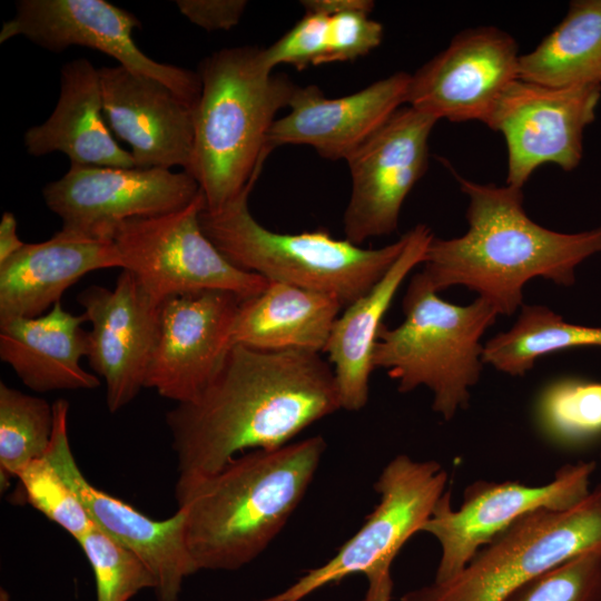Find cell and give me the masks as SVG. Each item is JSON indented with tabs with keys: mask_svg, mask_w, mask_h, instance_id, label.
Segmentation results:
<instances>
[{
	"mask_svg": "<svg viewBox=\"0 0 601 601\" xmlns=\"http://www.w3.org/2000/svg\"><path fill=\"white\" fill-rule=\"evenodd\" d=\"M243 298L201 290L165 300L145 387L176 404L195 401L214 381L233 348Z\"/></svg>",
	"mask_w": 601,
	"mask_h": 601,
	"instance_id": "2e32d148",
	"label": "cell"
},
{
	"mask_svg": "<svg viewBox=\"0 0 601 601\" xmlns=\"http://www.w3.org/2000/svg\"><path fill=\"white\" fill-rule=\"evenodd\" d=\"M175 3L191 23L207 31L231 29L247 6L244 0H178Z\"/></svg>",
	"mask_w": 601,
	"mask_h": 601,
	"instance_id": "e575fe53",
	"label": "cell"
},
{
	"mask_svg": "<svg viewBox=\"0 0 601 601\" xmlns=\"http://www.w3.org/2000/svg\"><path fill=\"white\" fill-rule=\"evenodd\" d=\"M601 86L549 87L516 79L485 121L504 137L506 185L522 189L536 168L554 164L564 171L583 156V131L594 121Z\"/></svg>",
	"mask_w": 601,
	"mask_h": 601,
	"instance_id": "7c38bea8",
	"label": "cell"
},
{
	"mask_svg": "<svg viewBox=\"0 0 601 601\" xmlns=\"http://www.w3.org/2000/svg\"><path fill=\"white\" fill-rule=\"evenodd\" d=\"M83 322V314L65 311L60 302L37 317L0 321V358L39 393L95 390L100 385L98 376L80 365L89 353Z\"/></svg>",
	"mask_w": 601,
	"mask_h": 601,
	"instance_id": "cb8c5ba5",
	"label": "cell"
},
{
	"mask_svg": "<svg viewBox=\"0 0 601 601\" xmlns=\"http://www.w3.org/2000/svg\"><path fill=\"white\" fill-rule=\"evenodd\" d=\"M503 601H601V548L546 570Z\"/></svg>",
	"mask_w": 601,
	"mask_h": 601,
	"instance_id": "1f68e13d",
	"label": "cell"
},
{
	"mask_svg": "<svg viewBox=\"0 0 601 601\" xmlns=\"http://www.w3.org/2000/svg\"><path fill=\"white\" fill-rule=\"evenodd\" d=\"M402 307L403 322L380 329L374 370H384L401 393L428 388L433 411L450 421L469 405L484 364L481 338L499 314L480 297L467 305L444 300L421 272L411 278Z\"/></svg>",
	"mask_w": 601,
	"mask_h": 601,
	"instance_id": "5b68a950",
	"label": "cell"
},
{
	"mask_svg": "<svg viewBox=\"0 0 601 601\" xmlns=\"http://www.w3.org/2000/svg\"><path fill=\"white\" fill-rule=\"evenodd\" d=\"M454 175L469 199V227L460 237L433 236L426 248L421 273L437 293L464 286L499 315H513L531 279L570 286L577 266L601 252V226L575 234L548 229L526 215L522 189Z\"/></svg>",
	"mask_w": 601,
	"mask_h": 601,
	"instance_id": "7a4b0ae2",
	"label": "cell"
},
{
	"mask_svg": "<svg viewBox=\"0 0 601 601\" xmlns=\"http://www.w3.org/2000/svg\"><path fill=\"white\" fill-rule=\"evenodd\" d=\"M92 569L96 601H129L155 581L147 565L95 524L77 542Z\"/></svg>",
	"mask_w": 601,
	"mask_h": 601,
	"instance_id": "f546056e",
	"label": "cell"
},
{
	"mask_svg": "<svg viewBox=\"0 0 601 601\" xmlns=\"http://www.w3.org/2000/svg\"><path fill=\"white\" fill-rule=\"evenodd\" d=\"M433 236L426 225L408 230L406 244L388 270L337 317L323 353L333 367L341 408L355 412L366 405L383 317L406 276L423 263Z\"/></svg>",
	"mask_w": 601,
	"mask_h": 601,
	"instance_id": "7402d4cb",
	"label": "cell"
},
{
	"mask_svg": "<svg viewBox=\"0 0 601 601\" xmlns=\"http://www.w3.org/2000/svg\"><path fill=\"white\" fill-rule=\"evenodd\" d=\"M601 548V483L577 505L530 512L483 546L454 577L398 601H503L534 577Z\"/></svg>",
	"mask_w": 601,
	"mask_h": 601,
	"instance_id": "ba28073f",
	"label": "cell"
},
{
	"mask_svg": "<svg viewBox=\"0 0 601 601\" xmlns=\"http://www.w3.org/2000/svg\"><path fill=\"white\" fill-rule=\"evenodd\" d=\"M0 601H11L9 593L3 588L0 589Z\"/></svg>",
	"mask_w": 601,
	"mask_h": 601,
	"instance_id": "74e56055",
	"label": "cell"
},
{
	"mask_svg": "<svg viewBox=\"0 0 601 601\" xmlns=\"http://www.w3.org/2000/svg\"><path fill=\"white\" fill-rule=\"evenodd\" d=\"M519 60L518 43L508 32L491 26L464 30L411 75L406 102L437 120L485 124L519 79Z\"/></svg>",
	"mask_w": 601,
	"mask_h": 601,
	"instance_id": "e0dca14e",
	"label": "cell"
},
{
	"mask_svg": "<svg viewBox=\"0 0 601 601\" xmlns=\"http://www.w3.org/2000/svg\"><path fill=\"white\" fill-rule=\"evenodd\" d=\"M77 299L91 324L88 362L104 378L107 407L115 413L145 387L161 305L126 269H121L114 289L91 285Z\"/></svg>",
	"mask_w": 601,
	"mask_h": 601,
	"instance_id": "ac0fdd59",
	"label": "cell"
},
{
	"mask_svg": "<svg viewBox=\"0 0 601 601\" xmlns=\"http://www.w3.org/2000/svg\"><path fill=\"white\" fill-rule=\"evenodd\" d=\"M201 91L194 108L189 169L218 210L255 185L266 157L277 112L288 107L298 86L274 75L263 49L226 48L205 58L198 70Z\"/></svg>",
	"mask_w": 601,
	"mask_h": 601,
	"instance_id": "277c9868",
	"label": "cell"
},
{
	"mask_svg": "<svg viewBox=\"0 0 601 601\" xmlns=\"http://www.w3.org/2000/svg\"><path fill=\"white\" fill-rule=\"evenodd\" d=\"M139 26L131 12L105 0H20L14 17L2 24L0 42L22 36L55 52L71 46L98 50L119 66L164 82L195 108L201 91L198 73L146 56L132 38Z\"/></svg>",
	"mask_w": 601,
	"mask_h": 601,
	"instance_id": "4fadbf2b",
	"label": "cell"
},
{
	"mask_svg": "<svg viewBox=\"0 0 601 601\" xmlns=\"http://www.w3.org/2000/svg\"><path fill=\"white\" fill-rule=\"evenodd\" d=\"M204 194L181 209L121 224L112 236L120 268L130 272L157 304L201 290H226L243 299L262 293L264 277L233 265L200 226Z\"/></svg>",
	"mask_w": 601,
	"mask_h": 601,
	"instance_id": "9c48e42d",
	"label": "cell"
},
{
	"mask_svg": "<svg viewBox=\"0 0 601 601\" xmlns=\"http://www.w3.org/2000/svg\"><path fill=\"white\" fill-rule=\"evenodd\" d=\"M519 79L549 87L601 86V0H575L564 19L520 56Z\"/></svg>",
	"mask_w": 601,
	"mask_h": 601,
	"instance_id": "484cf974",
	"label": "cell"
},
{
	"mask_svg": "<svg viewBox=\"0 0 601 601\" xmlns=\"http://www.w3.org/2000/svg\"><path fill=\"white\" fill-rule=\"evenodd\" d=\"M112 267H120L112 239L60 229L48 240L26 244L0 263V321L40 316L82 276Z\"/></svg>",
	"mask_w": 601,
	"mask_h": 601,
	"instance_id": "44dd1931",
	"label": "cell"
},
{
	"mask_svg": "<svg viewBox=\"0 0 601 601\" xmlns=\"http://www.w3.org/2000/svg\"><path fill=\"white\" fill-rule=\"evenodd\" d=\"M446 485L447 472L439 462L396 455L374 484L378 502L361 529L324 564L307 570L283 591L260 601H302L352 574L366 579L362 601H392V564L408 539L421 532L431 518Z\"/></svg>",
	"mask_w": 601,
	"mask_h": 601,
	"instance_id": "52a82bcc",
	"label": "cell"
},
{
	"mask_svg": "<svg viewBox=\"0 0 601 601\" xmlns=\"http://www.w3.org/2000/svg\"><path fill=\"white\" fill-rule=\"evenodd\" d=\"M326 450L323 436L254 450L219 471L178 477L177 509L198 571H236L262 554L307 492Z\"/></svg>",
	"mask_w": 601,
	"mask_h": 601,
	"instance_id": "3957f363",
	"label": "cell"
},
{
	"mask_svg": "<svg viewBox=\"0 0 601 601\" xmlns=\"http://www.w3.org/2000/svg\"><path fill=\"white\" fill-rule=\"evenodd\" d=\"M110 130L131 148L138 168L189 169L194 108L164 82L122 66L99 68Z\"/></svg>",
	"mask_w": 601,
	"mask_h": 601,
	"instance_id": "d6986e66",
	"label": "cell"
},
{
	"mask_svg": "<svg viewBox=\"0 0 601 601\" xmlns=\"http://www.w3.org/2000/svg\"><path fill=\"white\" fill-rule=\"evenodd\" d=\"M253 187L218 210L205 208L200 226L233 265L268 282L329 294L345 308L380 280L406 244V234L373 249L334 238L326 229L299 234L272 231L249 210Z\"/></svg>",
	"mask_w": 601,
	"mask_h": 601,
	"instance_id": "8992f818",
	"label": "cell"
},
{
	"mask_svg": "<svg viewBox=\"0 0 601 601\" xmlns=\"http://www.w3.org/2000/svg\"><path fill=\"white\" fill-rule=\"evenodd\" d=\"M410 81V73L396 72L334 99L315 85L298 86L290 111L269 131L268 148L306 145L324 158L346 160L406 102Z\"/></svg>",
	"mask_w": 601,
	"mask_h": 601,
	"instance_id": "ffe728a7",
	"label": "cell"
},
{
	"mask_svg": "<svg viewBox=\"0 0 601 601\" xmlns=\"http://www.w3.org/2000/svg\"><path fill=\"white\" fill-rule=\"evenodd\" d=\"M300 3L305 11L327 17L348 11L371 13L374 8V2L370 0H304Z\"/></svg>",
	"mask_w": 601,
	"mask_h": 601,
	"instance_id": "d590c367",
	"label": "cell"
},
{
	"mask_svg": "<svg viewBox=\"0 0 601 601\" xmlns=\"http://www.w3.org/2000/svg\"><path fill=\"white\" fill-rule=\"evenodd\" d=\"M27 502L78 542L93 523L81 501L46 456L18 476Z\"/></svg>",
	"mask_w": 601,
	"mask_h": 601,
	"instance_id": "4dcf8cb0",
	"label": "cell"
},
{
	"mask_svg": "<svg viewBox=\"0 0 601 601\" xmlns=\"http://www.w3.org/2000/svg\"><path fill=\"white\" fill-rule=\"evenodd\" d=\"M60 85L50 117L24 132L28 154L60 151L71 165L136 167L131 152L118 145L107 124L99 69L85 58L75 59L62 67Z\"/></svg>",
	"mask_w": 601,
	"mask_h": 601,
	"instance_id": "603a6c76",
	"label": "cell"
},
{
	"mask_svg": "<svg viewBox=\"0 0 601 601\" xmlns=\"http://www.w3.org/2000/svg\"><path fill=\"white\" fill-rule=\"evenodd\" d=\"M513 326L484 344L483 362L511 376H523L545 355L574 347H601V327L565 322L543 305H525Z\"/></svg>",
	"mask_w": 601,
	"mask_h": 601,
	"instance_id": "4316f807",
	"label": "cell"
},
{
	"mask_svg": "<svg viewBox=\"0 0 601 601\" xmlns=\"http://www.w3.org/2000/svg\"><path fill=\"white\" fill-rule=\"evenodd\" d=\"M362 11L342 12L328 17L327 46L324 63L351 61L366 56L383 39V26Z\"/></svg>",
	"mask_w": 601,
	"mask_h": 601,
	"instance_id": "836d02e7",
	"label": "cell"
},
{
	"mask_svg": "<svg viewBox=\"0 0 601 601\" xmlns=\"http://www.w3.org/2000/svg\"><path fill=\"white\" fill-rule=\"evenodd\" d=\"M200 193L183 170L71 165L48 183L43 199L61 218L62 230L92 239H112L125 221L184 208Z\"/></svg>",
	"mask_w": 601,
	"mask_h": 601,
	"instance_id": "8fae6325",
	"label": "cell"
},
{
	"mask_svg": "<svg viewBox=\"0 0 601 601\" xmlns=\"http://www.w3.org/2000/svg\"><path fill=\"white\" fill-rule=\"evenodd\" d=\"M26 243L17 234V219L11 211H4L0 221V263L19 252Z\"/></svg>",
	"mask_w": 601,
	"mask_h": 601,
	"instance_id": "8d00e7d4",
	"label": "cell"
},
{
	"mask_svg": "<svg viewBox=\"0 0 601 601\" xmlns=\"http://www.w3.org/2000/svg\"><path fill=\"white\" fill-rule=\"evenodd\" d=\"M342 308L329 294L269 282L262 293L242 300L233 341L259 351L323 353Z\"/></svg>",
	"mask_w": 601,
	"mask_h": 601,
	"instance_id": "d4e9b609",
	"label": "cell"
},
{
	"mask_svg": "<svg viewBox=\"0 0 601 601\" xmlns=\"http://www.w3.org/2000/svg\"><path fill=\"white\" fill-rule=\"evenodd\" d=\"M594 469L593 461L565 464L542 485L477 480L465 487L459 509L452 508L447 490L421 530L434 536L441 549L433 581L457 574L483 546L525 514L580 503L592 490Z\"/></svg>",
	"mask_w": 601,
	"mask_h": 601,
	"instance_id": "30bf717a",
	"label": "cell"
},
{
	"mask_svg": "<svg viewBox=\"0 0 601 601\" xmlns=\"http://www.w3.org/2000/svg\"><path fill=\"white\" fill-rule=\"evenodd\" d=\"M541 431L562 446H579L601 436V382L561 378L536 403Z\"/></svg>",
	"mask_w": 601,
	"mask_h": 601,
	"instance_id": "f1b7e54d",
	"label": "cell"
},
{
	"mask_svg": "<svg viewBox=\"0 0 601 601\" xmlns=\"http://www.w3.org/2000/svg\"><path fill=\"white\" fill-rule=\"evenodd\" d=\"M52 405L55 424L46 459L77 494L92 523L147 565L154 577L156 601H178L185 579L198 571L186 544L184 510L155 520L93 486L70 447L68 401L59 398Z\"/></svg>",
	"mask_w": 601,
	"mask_h": 601,
	"instance_id": "9a60e30c",
	"label": "cell"
},
{
	"mask_svg": "<svg viewBox=\"0 0 601 601\" xmlns=\"http://www.w3.org/2000/svg\"><path fill=\"white\" fill-rule=\"evenodd\" d=\"M328 17L305 12L297 23L276 42L263 49L264 61L270 70L290 65L297 70L323 65L327 46Z\"/></svg>",
	"mask_w": 601,
	"mask_h": 601,
	"instance_id": "d6a6232c",
	"label": "cell"
},
{
	"mask_svg": "<svg viewBox=\"0 0 601 601\" xmlns=\"http://www.w3.org/2000/svg\"><path fill=\"white\" fill-rule=\"evenodd\" d=\"M437 121L410 106L400 108L346 159L352 190L345 239L361 246L396 230L405 198L427 169L428 137Z\"/></svg>",
	"mask_w": 601,
	"mask_h": 601,
	"instance_id": "5bb4252c",
	"label": "cell"
},
{
	"mask_svg": "<svg viewBox=\"0 0 601 601\" xmlns=\"http://www.w3.org/2000/svg\"><path fill=\"white\" fill-rule=\"evenodd\" d=\"M53 405L0 382V476L10 479L47 453L53 433Z\"/></svg>",
	"mask_w": 601,
	"mask_h": 601,
	"instance_id": "83f0119b",
	"label": "cell"
},
{
	"mask_svg": "<svg viewBox=\"0 0 601 601\" xmlns=\"http://www.w3.org/2000/svg\"><path fill=\"white\" fill-rule=\"evenodd\" d=\"M339 408L333 367L321 353L235 344L201 395L166 414L178 477L211 474L245 452L284 446Z\"/></svg>",
	"mask_w": 601,
	"mask_h": 601,
	"instance_id": "6da1fadb",
	"label": "cell"
}]
</instances>
